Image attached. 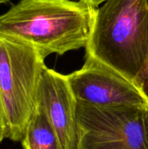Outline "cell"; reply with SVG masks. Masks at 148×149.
I'll list each match as a JSON object with an SVG mask.
<instances>
[{"label":"cell","mask_w":148,"mask_h":149,"mask_svg":"<svg viewBox=\"0 0 148 149\" xmlns=\"http://www.w3.org/2000/svg\"><path fill=\"white\" fill-rule=\"evenodd\" d=\"M93 8L72 0H21L0 16V34L34 47L44 59L86 46Z\"/></svg>","instance_id":"obj_1"},{"label":"cell","mask_w":148,"mask_h":149,"mask_svg":"<svg viewBox=\"0 0 148 149\" xmlns=\"http://www.w3.org/2000/svg\"><path fill=\"white\" fill-rule=\"evenodd\" d=\"M86 57L133 83L148 69L147 0H107L93 10Z\"/></svg>","instance_id":"obj_2"},{"label":"cell","mask_w":148,"mask_h":149,"mask_svg":"<svg viewBox=\"0 0 148 149\" xmlns=\"http://www.w3.org/2000/svg\"><path fill=\"white\" fill-rule=\"evenodd\" d=\"M44 59L31 45L0 34V98L5 139L21 141L36 107Z\"/></svg>","instance_id":"obj_3"},{"label":"cell","mask_w":148,"mask_h":149,"mask_svg":"<svg viewBox=\"0 0 148 149\" xmlns=\"http://www.w3.org/2000/svg\"><path fill=\"white\" fill-rule=\"evenodd\" d=\"M147 111L78 102L76 149H148Z\"/></svg>","instance_id":"obj_4"},{"label":"cell","mask_w":148,"mask_h":149,"mask_svg":"<svg viewBox=\"0 0 148 149\" xmlns=\"http://www.w3.org/2000/svg\"><path fill=\"white\" fill-rule=\"evenodd\" d=\"M67 78L78 102L148 109L147 100L135 83L92 58L85 57L82 68Z\"/></svg>","instance_id":"obj_5"},{"label":"cell","mask_w":148,"mask_h":149,"mask_svg":"<svg viewBox=\"0 0 148 149\" xmlns=\"http://www.w3.org/2000/svg\"><path fill=\"white\" fill-rule=\"evenodd\" d=\"M77 104L67 75L45 65L38 87L36 106L46 113L58 134L62 149H76Z\"/></svg>","instance_id":"obj_6"},{"label":"cell","mask_w":148,"mask_h":149,"mask_svg":"<svg viewBox=\"0 0 148 149\" xmlns=\"http://www.w3.org/2000/svg\"><path fill=\"white\" fill-rule=\"evenodd\" d=\"M20 142L24 149H62L53 126L38 106L35 107Z\"/></svg>","instance_id":"obj_7"},{"label":"cell","mask_w":148,"mask_h":149,"mask_svg":"<svg viewBox=\"0 0 148 149\" xmlns=\"http://www.w3.org/2000/svg\"><path fill=\"white\" fill-rule=\"evenodd\" d=\"M136 85L143 93V94L145 95V97L147 98L148 101V69L144 73V75L138 80Z\"/></svg>","instance_id":"obj_8"},{"label":"cell","mask_w":148,"mask_h":149,"mask_svg":"<svg viewBox=\"0 0 148 149\" xmlns=\"http://www.w3.org/2000/svg\"><path fill=\"white\" fill-rule=\"evenodd\" d=\"M80 1L83 2V3H85V4H87L91 8L97 9L99 4H101L102 3L106 2L107 0H80Z\"/></svg>","instance_id":"obj_9"},{"label":"cell","mask_w":148,"mask_h":149,"mask_svg":"<svg viewBox=\"0 0 148 149\" xmlns=\"http://www.w3.org/2000/svg\"><path fill=\"white\" fill-rule=\"evenodd\" d=\"M0 124L3 127L4 133H5V117H4V112H3V108L1 98H0Z\"/></svg>","instance_id":"obj_10"},{"label":"cell","mask_w":148,"mask_h":149,"mask_svg":"<svg viewBox=\"0 0 148 149\" xmlns=\"http://www.w3.org/2000/svg\"><path fill=\"white\" fill-rule=\"evenodd\" d=\"M5 139V133H4V129L3 127L1 126L0 124V143Z\"/></svg>","instance_id":"obj_11"},{"label":"cell","mask_w":148,"mask_h":149,"mask_svg":"<svg viewBox=\"0 0 148 149\" xmlns=\"http://www.w3.org/2000/svg\"><path fill=\"white\" fill-rule=\"evenodd\" d=\"M10 0H0V4H2V3H8Z\"/></svg>","instance_id":"obj_12"},{"label":"cell","mask_w":148,"mask_h":149,"mask_svg":"<svg viewBox=\"0 0 148 149\" xmlns=\"http://www.w3.org/2000/svg\"><path fill=\"white\" fill-rule=\"evenodd\" d=\"M147 132H148V111L147 113Z\"/></svg>","instance_id":"obj_13"},{"label":"cell","mask_w":148,"mask_h":149,"mask_svg":"<svg viewBox=\"0 0 148 149\" xmlns=\"http://www.w3.org/2000/svg\"><path fill=\"white\" fill-rule=\"evenodd\" d=\"M147 5H148V0H147Z\"/></svg>","instance_id":"obj_14"}]
</instances>
